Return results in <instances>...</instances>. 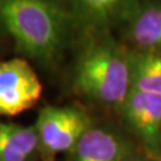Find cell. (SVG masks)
Here are the masks:
<instances>
[{
    "label": "cell",
    "instance_id": "obj_1",
    "mask_svg": "<svg viewBox=\"0 0 161 161\" xmlns=\"http://www.w3.org/2000/svg\"><path fill=\"white\" fill-rule=\"evenodd\" d=\"M0 24L18 52L44 67L58 64L80 30L67 0H0Z\"/></svg>",
    "mask_w": 161,
    "mask_h": 161
},
{
    "label": "cell",
    "instance_id": "obj_2",
    "mask_svg": "<svg viewBox=\"0 0 161 161\" xmlns=\"http://www.w3.org/2000/svg\"><path fill=\"white\" fill-rule=\"evenodd\" d=\"M73 69V87L93 102L121 108L131 90L128 48L110 30L84 31Z\"/></svg>",
    "mask_w": 161,
    "mask_h": 161
},
{
    "label": "cell",
    "instance_id": "obj_3",
    "mask_svg": "<svg viewBox=\"0 0 161 161\" xmlns=\"http://www.w3.org/2000/svg\"><path fill=\"white\" fill-rule=\"evenodd\" d=\"M91 127V118L78 106H44L35 124L41 153L47 160L72 152Z\"/></svg>",
    "mask_w": 161,
    "mask_h": 161
},
{
    "label": "cell",
    "instance_id": "obj_4",
    "mask_svg": "<svg viewBox=\"0 0 161 161\" xmlns=\"http://www.w3.org/2000/svg\"><path fill=\"white\" fill-rule=\"evenodd\" d=\"M118 110L146 156L161 161V96L131 88Z\"/></svg>",
    "mask_w": 161,
    "mask_h": 161
},
{
    "label": "cell",
    "instance_id": "obj_5",
    "mask_svg": "<svg viewBox=\"0 0 161 161\" xmlns=\"http://www.w3.org/2000/svg\"><path fill=\"white\" fill-rule=\"evenodd\" d=\"M42 92L40 78L25 58L0 61V116L23 114L36 105Z\"/></svg>",
    "mask_w": 161,
    "mask_h": 161
},
{
    "label": "cell",
    "instance_id": "obj_6",
    "mask_svg": "<svg viewBox=\"0 0 161 161\" xmlns=\"http://www.w3.org/2000/svg\"><path fill=\"white\" fill-rule=\"evenodd\" d=\"M118 25L134 49L161 54V0H136Z\"/></svg>",
    "mask_w": 161,
    "mask_h": 161
},
{
    "label": "cell",
    "instance_id": "obj_7",
    "mask_svg": "<svg viewBox=\"0 0 161 161\" xmlns=\"http://www.w3.org/2000/svg\"><path fill=\"white\" fill-rule=\"evenodd\" d=\"M72 161H125L132 156L131 147L119 134L91 127L73 150Z\"/></svg>",
    "mask_w": 161,
    "mask_h": 161
},
{
    "label": "cell",
    "instance_id": "obj_8",
    "mask_svg": "<svg viewBox=\"0 0 161 161\" xmlns=\"http://www.w3.org/2000/svg\"><path fill=\"white\" fill-rule=\"evenodd\" d=\"M136 0H67L81 32L110 30Z\"/></svg>",
    "mask_w": 161,
    "mask_h": 161
},
{
    "label": "cell",
    "instance_id": "obj_9",
    "mask_svg": "<svg viewBox=\"0 0 161 161\" xmlns=\"http://www.w3.org/2000/svg\"><path fill=\"white\" fill-rule=\"evenodd\" d=\"M131 88L161 96V54L128 49Z\"/></svg>",
    "mask_w": 161,
    "mask_h": 161
},
{
    "label": "cell",
    "instance_id": "obj_10",
    "mask_svg": "<svg viewBox=\"0 0 161 161\" xmlns=\"http://www.w3.org/2000/svg\"><path fill=\"white\" fill-rule=\"evenodd\" d=\"M0 127L25 156L30 158L36 150L40 149V138L35 125L25 127L14 123L0 122Z\"/></svg>",
    "mask_w": 161,
    "mask_h": 161
},
{
    "label": "cell",
    "instance_id": "obj_11",
    "mask_svg": "<svg viewBox=\"0 0 161 161\" xmlns=\"http://www.w3.org/2000/svg\"><path fill=\"white\" fill-rule=\"evenodd\" d=\"M29 158L7 137L0 127V161H28Z\"/></svg>",
    "mask_w": 161,
    "mask_h": 161
},
{
    "label": "cell",
    "instance_id": "obj_12",
    "mask_svg": "<svg viewBox=\"0 0 161 161\" xmlns=\"http://www.w3.org/2000/svg\"><path fill=\"white\" fill-rule=\"evenodd\" d=\"M125 161H153L148 159V158H146V159H141V158H135V156H130V158H128Z\"/></svg>",
    "mask_w": 161,
    "mask_h": 161
}]
</instances>
